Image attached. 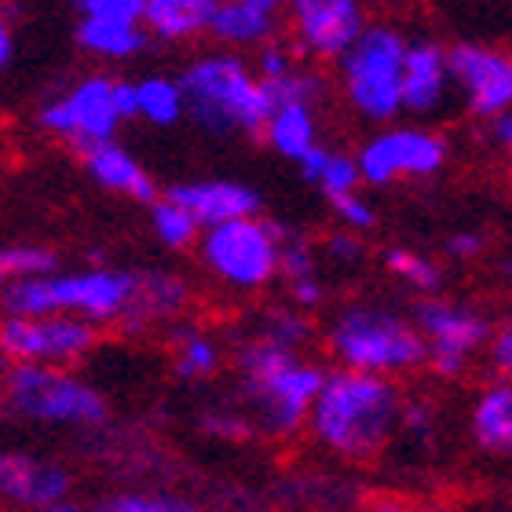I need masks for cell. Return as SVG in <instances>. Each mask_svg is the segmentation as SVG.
<instances>
[{"mask_svg":"<svg viewBox=\"0 0 512 512\" xmlns=\"http://www.w3.org/2000/svg\"><path fill=\"white\" fill-rule=\"evenodd\" d=\"M403 392L392 377L355 374L333 366L311 406L308 436L330 458L363 465L392 447L403 425Z\"/></svg>","mask_w":512,"mask_h":512,"instance_id":"obj_1","label":"cell"},{"mask_svg":"<svg viewBox=\"0 0 512 512\" xmlns=\"http://www.w3.org/2000/svg\"><path fill=\"white\" fill-rule=\"evenodd\" d=\"M235 370L242 406L253 417L256 432L275 439L308 432L311 406L319 399L330 370H322L304 352H289L282 344L267 341L260 333L246 337L235 348Z\"/></svg>","mask_w":512,"mask_h":512,"instance_id":"obj_2","label":"cell"},{"mask_svg":"<svg viewBox=\"0 0 512 512\" xmlns=\"http://www.w3.org/2000/svg\"><path fill=\"white\" fill-rule=\"evenodd\" d=\"M322 341L333 366L355 374L395 381L428 366V344L414 315H403L388 304H348L330 319Z\"/></svg>","mask_w":512,"mask_h":512,"instance_id":"obj_3","label":"cell"},{"mask_svg":"<svg viewBox=\"0 0 512 512\" xmlns=\"http://www.w3.org/2000/svg\"><path fill=\"white\" fill-rule=\"evenodd\" d=\"M176 81L187 99V118L213 136H231V132L264 136L267 118L275 114V99L242 55H202L187 63Z\"/></svg>","mask_w":512,"mask_h":512,"instance_id":"obj_4","label":"cell"},{"mask_svg":"<svg viewBox=\"0 0 512 512\" xmlns=\"http://www.w3.org/2000/svg\"><path fill=\"white\" fill-rule=\"evenodd\" d=\"M139 275L132 271H70V275L19 278L4 289L0 311L19 319H41V315H77L92 326L125 319L128 304L136 297Z\"/></svg>","mask_w":512,"mask_h":512,"instance_id":"obj_5","label":"cell"},{"mask_svg":"<svg viewBox=\"0 0 512 512\" xmlns=\"http://www.w3.org/2000/svg\"><path fill=\"white\" fill-rule=\"evenodd\" d=\"M406 52H410V41H406L403 33L395 30V26L374 22L352 44V52L337 63L344 99H348V107L363 121H374V125L384 128L392 125L399 114H406Z\"/></svg>","mask_w":512,"mask_h":512,"instance_id":"obj_6","label":"cell"},{"mask_svg":"<svg viewBox=\"0 0 512 512\" xmlns=\"http://www.w3.org/2000/svg\"><path fill=\"white\" fill-rule=\"evenodd\" d=\"M0 392L11 414L37 425L99 428L110 417V406L96 384H88L85 377L63 366L11 363L8 374L0 377Z\"/></svg>","mask_w":512,"mask_h":512,"instance_id":"obj_7","label":"cell"},{"mask_svg":"<svg viewBox=\"0 0 512 512\" xmlns=\"http://www.w3.org/2000/svg\"><path fill=\"white\" fill-rule=\"evenodd\" d=\"M205 271L238 293H260L282 278V227L260 216L209 227L198 242Z\"/></svg>","mask_w":512,"mask_h":512,"instance_id":"obj_8","label":"cell"},{"mask_svg":"<svg viewBox=\"0 0 512 512\" xmlns=\"http://www.w3.org/2000/svg\"><path fill=\"white\" fill-rule=\"evenodd\" d=\"M414 322L428 344V370L443 381L469 374L476 355H487L494 337L491 319L480 308L450 297H421L414 308Z\"/></svg>","mask_w":512,"mask_h":512,"instance_id":"obj_9","label":"cell"},{"mask_svg":"<svg viewBox=\"0 0 512 512\" xmlns=\"http://www.w3.org/2000/svg\"><path fill=\"white\" fill-rule=\"evenodd\" d=\"M447 139L425 125H384L366 139L355 161L366 187H392L403 180H432L447 165Z\"/></svg>","mask_w":512,"mask_h":512,"instance_id":"obj_10","label":"cell"},{"mask_svg":"<svg viewBox=\"0 0 512 512\" xmlns=\"http://www.w3.org/2000/svg\"><path fill=\"white\" fill-rule=\"evenodd\" d=\"M0 344L8 352V363L30 366H63L70 370L99 344V326L77 319V315H41V319H0Z\"/></svg>","mask_w":512,"mask_h":512,"instance_id":"obj_11","label":"cell"},{"mask_svg":"<svg viewBox=\"0 0 512 512\" xmlns=\"http://www.w3.org/2000/svg\"><path fill=\"white\" fill-rule=\"evenodd\" d=\"M114 88H118V81L103 74L77 81L66 96L52 99L41 110V128H48L52 136H63L77 154L107 143V139L118 136V125H121Z\"/></svg>","mask_w":512,"mask_h":512,"instance_id":"obj_12","label":"cell"},{"mask_svg":"<svg viewBox=\"0 0 512 512\" xmlns=\"http://www.w3.org/2000/svg\"><path fill=\"white\" fill-rule=\"evenodd\" d=\"M286 15L293 48L315 63H341L370 26L363 0H289Z\"/></svg>","mask_w":512,"mask_h":512,"instance_id":"obj_13","label":"cell"},{"mask_svg":"<svg viewBox=\"0 0 512 512\" xmlns=\"http://www.w3.org/2000/svg\"><path fill=\"white\" fill-rule=\"evenodd\" d=\"M454 88L472 118L494 121L512 110V55L491 44H454L450 48Z\"/></svg>","mask_w":512,"mask_h":512,"instance_id":"obj_14","label":"cell"},{"mask_svg":"<svg viewBox=\"0 0 512 512\" xmlns=\"http://www.w3.org/2000/svg\"><path fill=\"white\" fill-rule=\"evenodd\" d=\"M70 498V472L55 461L4 454L0 469V502L15 512H44Z\"/></svg>","mask_w":512,"mask_h":512,"instance_id":"obj_15","label":"cell"},{"mask_svg":"<svg viewBox=\"0 0 512 512\" xmlns=\"http://www.w3.org/2000/svg\"><path fill=\"white\" fill-rule=\"evenodd\" d=\"M165 198L180 202L187 213H194V220L202 224V231L231 220H246V216H260V194L249 183L238 180H187L172 183Z\"/></svg>","mask_w":512,"mask_h":512,"instance_id":"obj_16","label":"cell"},{"mask_svg":"<svg viewBox=\"0 0 512 512\" xmlns=\"http://www.w3.org/2000/svg\"><path fill=\"white\" fill-rule=\"evenodd\" d=\"M454 74H450V48L436 41H410L403 74L406 114H436L447 103Z\"/></svg>","mask_w":512,"mask_h":512,"instance_id":"obj_17","label":"cell"},{"mask_svg":"<svg viewBox=\"0 0 512 512\" xmlns=\"http://www.w3.org/2000/svg\"><path fill=\"white\" fill-rule=\"evenodd\" d=\"M469 436L476 450L512 461V377H494L469 406Z\"/></svg>","mask_w":512,"mask_h":512,"instance_id":"obj_18","label":"cell"},{"mask_svg":"<svg viewBox=\"0 0 512 512\" xmlns=\"http://www.w3.org/2000/svg\"><path fill=\"white\" fill-rule=\"evenodd\" d=\"M81 161H85V172L99 183V187L121 191V194H128V198L147 202V205L158 202V183L150 180V172L121 147L118 139H107V143L85 150Z\"/></svg>","mask_w":512,"mask_h":512,"instance_id":"obj_19","label":"cell"},{"mask_svg":"<svg viewBox=\"0 0 512 512\" xmlns=\"http://www.w3.org/2000/svg\"><path fill=\"white\" fill-rule=\"evenodd\" d=\"M187 282L169 271H143L136 282V297L125 311V326L128 330H139V326H150L158 319H172L187 308Z\"/></svg>","mask_w":512,"mask_h":512,"instance_id":"obj_20","label":"cell"},{"mask_svg":"<svg viewBox=\"0 0 512 512\" xmlns=\"http://www.w3.org/2000/svg\"><path fill=\"white\" fill-rule=\"evenodd\" d=\"M278 30L275 11H264L246 0H220V8L213 15V33L224 48H267Z\"/></svg>","mask_w":512,"mask_h":512,"instance_id":"obj_21","label":"cell"},{"mask_svg":"<svg viewBox=\"0 0 512 512\" xmlns=\"http://www.w3.org/2000/svg\"><path fill=\"white\" fill-rule=\"evenodd\" d=\"M220 0H147V26L158 41H191L198 33H209Z\"/></svg>","mask_w":512,"mask_h":512,"instance_id":"obj_22","label":"cell"},{"mask_svg":"<svg viewBox=\"0 0 512 512\" xmlns=\"http://www.w3.org/2000/svg\"><path fill=\"white\" fill-rule=\"evenodd\" d=\"M264 139L275 154H282L289 161H300L308 150L319 147L315 107H308V103H282V107H275V114L267 118Z\"/></svg>","mask_w":512,"mask_h":512,"instance_id":"obj_23","label":"cell"},{"mask_svg":"<svg viewBox=\"0 0 512 512\" xmlns=\"http://www.w3.org/2000/svg\"><path fill=\"white\" fill-rule=\"evenodd\" d=\"M150 33L147 26H132V22H107V19H81L77 22V44L88 55L99 59H132L147 48Z\"/></svg>","mask_w":512,"mask_h":512,"instance_id":"obj_24","label":"cell"},{"mask_svg":"<svg viewBox=\"0 0 512 512\" xmlns=\"http://www.w3.org/2000/svg\"><path fill=\"white\" fill-rule=\"evenodd\" d=\"M224 366V352L216 337L194 326H180L172 330V370L183 381H209Z\"/></svg>","mask_w":512,"mask_h":512,"instance_id":"obj_25","label":"cell"},{"mask_svg":"<svg viewBox=\"0 0 512 512\" xmlns=\"http://www.w3.org/2000/svg\"><path fill=\"white\" fill-rule=\"evenodd\" d=\"M139 88V118L150 125L169 128L180 118H187V99H183L180 81L172 77H143L136 81Z\"/></svg>","mask_w":512,"mask_h":512,"instance_id":"obj_26","label":"cell"},{"mask_svg":"<svg viewBox=\"0 0 512 512\" xmlns=\"http://www.w3.org/2000/svg\"><path fill=\"white\" fill-rule=\"evenodd\" d=\"M150 227H154L161 246L169 249H191L202 242V224L194 220V213H187L180 202H172L165 194L150 205Z\"/></svg>","mask_w":512,"mask_h":512,"instance_id":"obj_27","label":"cell"},{"mask_svg":"<svg viewBox=\"0 0 512 512\" xmlns=\"http://www.w3.org/2000/svg\"><path fill=\"white\" fill-rule=\"evenodd\" d=\"M384 267H388L403 286L417 289L421 297H436L439 289H443V267H439L432 256L417 253V249H403V246L388 249V253H384Z\"/></svg>","mask_w":512,"mask_h":512,"instance_id":"obj_28","label":"cell"},{"mask_svg":"<svg viewBox=\"0 0 512 512\" xmlns=\"http://www.w3.org/2000/svg\"><path fill=\"white\" fill-rule=\"evenodd\" d=\"M256 333L267 337V341L282 344V348H289V352H304V348L315 341V326H311L308 311H300V308H271L264 319H260Z\"/></svg>","mask_w":512,"mask_h":512,"instance_id":"obj_29","label":"cell"},{"mask_svg":"<svg viewBox=\"0 0 512 512\" xmlns=\"http://www.w3.org/2000/svg\"><path fill=\"white\" fill-rule=\"evenodd\" d=\"M92 512H194L191 502H183L176 494H150V491H125L110 494Z\"/></svg>","mask_w":512,"mask_h":512,"instance_id":"obj_30","label":"cell"},{"mask_svg":"<svg viewBox=\"0 0 512 512\" xmlns=\"http://www.w3.org/2000/svg\"><path fill=\"white\" fill-rule=\"evenodd\" d=\"M315 275H319V253L311 246V238L304 231L282 227V278H286V286Z\"/></svg>","mask_w":512,"mask_h":512,"instance_id":"obj_31","label":"cell"},{"mask_svg":"<svg viewBox=\"0 0 512 512\" xmlns=\"http://www.w3.org/2000/svg\"><path fill=\"white\" fill-rule=\"evenodd\" d=\"M326 198H344V194H355L363 187V172H359V161L355 154H344V150H330V161L322 169L319 183H315Z\"/></svg>","mask_w":512,"mask_h":512,"instance_id":"obj_32","label":"cell"},{"mask_svg":"<svg viewBox=\"0 0 512 512\" xmlns=\"http://www.w3.org/2000/svg\"><path fill=\"white\" fill-rule=\"evenodd\" d=\"M202 432L213 439H249L256 432L253 417H249L246 406H213V410H205L202 414Z\"/></svg>","mask_w":512,"mask_h":512,"instance_id":"obj_33","label":"cell"},{"mask_svg":"<svg viewBox=\"0 0 512 512\" xmlns=\"http://www.w3.org/2000/svg\"><path fill=\"white\" fill-rule=\"evenodd\" d=\"M0 260L8 267L11 282H19V278H41V275H55V253L44 246H11V249H0Z\"/></svg>","mask_w":512,"mask_h":512,"instance_id":"obj_34","label":"cell"},{"mask_svg":"<svg viewBox=\"0 0 512 512\" xmlns=\"http://www.w3.org/2000/svg\"><path fill=\"white\" fill-rule=\"evenodd\" d=\"M267 92H271V99H275V107H282V103H308V107H315L322 96V77L304 70V66H297L289 77H282V81H275V85H267Z\"/></svg>","mask_w":512,"mask_h":512,"instance_id":"obj_35","label":"cell"},{"mask_svg":"<svg viewBox=\"0 0 512 512\" xmlns=\"http://www.w3.org/2000/svg\"><path fill=\"white\" fill-rule=\"evenodd\" d=\"M81 19H107V22H132L139 26L147 15V0H70Z\"/></svg>","mask_w":512,"mask_h":512,"instance_id":"obj_36","label":"cell"},{"mask_svg":"<svg viewBox=\"0 0 512 512\" xmlns=\"http://www.w3.org/2000/svg\"><path fill=\"white\" fill-rule=\"evenodd\" d=\"M333 213H337V220H341L344 231H355V235H363V231H370V227L377 224V213L374 205L366 202L363 194H344V198H333Z\"/></svg>","mask_w":512,"mask_h":512,"instance_id":"obj_37","label":"cell"},{"mask_svg":"<svg viewBox=\"0 0 512 512\" xmlns=\"http://www.w3.org/2000/svg\"><path fill=\"white\" fill-rule=\"evenodd\" d=\"M253 70L264 85H275V81H282V77H289L297 70V55L289 52V48H282V44H267V48H260V55H256Z\"/></svg>","mask_w":512,"mask_h":512,"instance_id":"obj_38","label":"cell"},{"mask_svg":"<svg viewBox=\"0 0 512 512\" xmlns=\"http://www.w3.org/2000/svg\"><path fill=\"white\" fill-rule=\"evenodd\" d=\"M399 432H406L410 439H432V432H436V406L428 399H406Z\"/></svg>","mask_w":512,"mask_h":512,"instance_id":"obj_39","label":"cell"},{"mask_svg":"<svg viewBox=\"0 0 512 512\" xmlns=\"http://www.w3.org/2000/svg\"><path fill=\"white\" fill-rule=\"evenodd\" d=\"M322 253L330 256L337 267H355V264H363L366 242H363V235H355V231H333V235L326 238Z\"/></svg>","mask_w":512,"mask_h":512,"instance_id":"obj_40","label":"cell"},{"mask_svg":"<svg viewBox=\"0 0 512 512\" xmlns=\"http://www.w3.org/2000/svg\"><path fill=\"white\" fill-rule=\"evenodd\" d=\"M487 363H491L494 377H512V319H505L502 326H494Z\"/></svg>","mask_w":512,"mask_h":512,"instance_id":"obj_41","label":"cell"},{"mask_svg":"<svg viewBox=\"0 0 512 512\" xmlns=\"http://www.w3.org/2000/svg\"><path fill=\"white\" fill-rule=\"evenodd\" d=\"M289 300H293V308L300 311H311L319 308L322 300H326V286H322V278H300V282H289Z\"/></svg>","mask_w":512,"mask_h":512,"instance_id":"obj_42","label":"cell"},{"mask_svg":"<svg viewBox=\"0 0 512 512\" xmlns=\"http://www.w3.org/2000/svg\"><path fill=\"white\" fill-rule=\"evenodd\" d=\"M483 249H487V242H483L480 231H454V235L447 238V253L454 256V260H476Z\"/></svg>","mask_w":512,"mask_h":512,"instance_id":"obj_43","label":"cell"},{"mask_svg":"<svg viewBox=\"0 0 512 512\" xmlns=\"http://www.w3.org/2000/svg\"><path fill=\"white\" fill-rule=\"evenodd\" d=\"M326 161H330V147H326V143H319V147L308 150V154L297 161V169H300V176H304L308 183H319L322 169H326Z\"/></svg>","mask_w":512,"mask_h":512,"instance_id":"obj_44","label":"cell"},{"mask_svg":"<svg viewBox=\"0 0 512 512\" xmlns=\"http://www.w3.org/2000/svg\"><path fill=\"white\" fill-rule=\"evenodd\" d=\"M114 103H118L121 121L139 118V88L132 85V81H118V88H114Z\"/></svg>","mask_w":512,"mask_h":512,"instance_id":"obj_45","label":"cell"},{"mask_svg":"<svg viewBox=\"0 0 512 512\" xmlns=\"http://www.w3.org/2000/svg\"><path fill=\"white\" fill-rule=\"evenodd\" d=\"M487 132H491V143L494 147H502L512 154V110L509 114H502V118L487 121Z\"/></svg>","mask_w":512,"mask_h":512,"instance_id":"obj_46","label":"cell"},{"mask_svg":"<svg viewBox=\"0 0 512 512\" xmlns=\"http://www.w3.org/2000/svg\"><path fill=\"white\" fill-rule=\"evenodd\" d=\"M366 512H410V505L392 498V494H377V498L366 502Z\"/></svg>","mask_w":512,"mask_h":512,"instance_id":"obj_47","label":"cell"},{"mask_svg":"<svg viewBox=\"0 0 512 512\" xmlns=\"http://www.w3.org/2000/svg\"><path fill=\"white\" fill-rule=\"evenodd\" d=\"M11 55H15V37H11V26L8 19L0 15V70L11 63Z\"/></svg>","mask_w":512,"mask_h":512,"instance_id":"obj_48","label":"cell"},{"mask_svg":"<svg viewBox=\"0 0 512 512\" xmlns=\"http://www.w3.org/2000/svg\"><path fill=\"white\" fill-rule=\"evenodd\" d=\"M246 4H256V8H264V11H275V15H278V11L286 8L289 0H246Z\"/></svg>","mask_w":512,"mask_h":512,"instance_id":"obj_49","label":"cell"},{"mask_svg":"<svg viewBox=\"0 0 512 512\" xmlns=\"http://www.w3.org/2000/svg\"><path fill=\"white\" fill-rule=\"evenodd\" d=\"M44 512H92V509H85V505H77V502H59V505H52V509H44Z\"/></svg>","mask_w":512,"mask_h":512,"instance_id":"obj_50","label":"cell"},{"mask_svg":"<svg viewBox=\"0 0 512 512\" xmlns=\"http://www.w3.org/2000/svg\"><path fill=\"white\" fill-rule=\"evenodd\" d=\"M410 512H458V509H450V505H439V502H425V505H410Z\"/></svg>","mask_w":512,"mask_h":512,"instance_id":"obj_51","label":"cell"},{"mask_svg":"<svg viewBox=\"0 0 512 512\" xmlns=\"http://www.w3.org/2000/svg\"><path fill=\"white\" fill-rule=\"evenodd\" d=\"M8 286H11V275H8V267H4V260H0V297H4Z\"/></svg>","mask_w":512,"mask_h":512,"instance_id":"obj_52","label":"cell"},{"mask_svg":"<svg viewBox=\"0 0 512 512\" xmlns=\"http://www.w3.org/2000/svg\"><path fill=\"white\" fill-rule=\"evenodd\" d=\"M8 352H4V344H0V377H4V374H8Z\"/></svg>","mask_w":512,"mask_h":512,"instance_id":"obj_53","label":"cell"},{"mask_svg":"<svg viewBox=\"0 0 512 512\" xmlns=\"http://www.w3.org/2000/svg\"><path fill=\"white\" fill-rule=\"evenodd\" d=\"M505 282H509V286H512V260H509V264H505Z\"/></svg>","mask_w":512,"mask_h":512,"instance_id":"obj_54","label":"cell"}]
</instances>
